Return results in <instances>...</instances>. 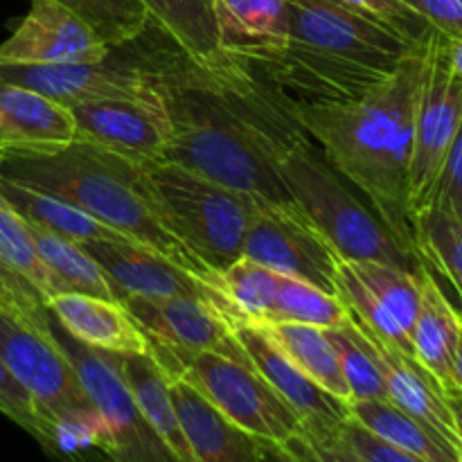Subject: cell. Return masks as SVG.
<instances>
[{"instance_id":"6da1fadb","label":"cell","mask_w":462,"mask_h":462,"mask_svg":"<svg viewBox=\"0 0 462 462\" xmlns=\"http://www.w3.org/2000/svg\"><path fill=\"white\" fill-rule=\"evenodd\" d=\"M424 48L406 54L391 75L361 97L287 111L307 138L316 140L329 165L364 192L374 215L411 251H415V239L409 170Z\"/></svg>"},{"instance_id":"7a4b0ae2","label":"cell","mask_w":462,"mask_h":462,"mask_svg":"<svg viewBox=\"0 0 462 462\" xmlns=\"http://www.w3.org/2000/svg\"><path fill=\"white\" fill-rule=\"evenodd\" d=\"M140 162L90 143L50 149L5 147L0 176L48 192L129 239L206 278L201 266L162 228L138 189Z\"/></svg>"},{"instance_id":"3957f363","label":"cell","mask_w":462,"mask_h":462,"mask_svg":"<svg viewBox=\"0 0 462 462\" xmlns=\"http://www.w3.org/2000/svg\"><path fill=\"white\" fill-rule=\"evenodd\" d=\"M262 138L296 206L343 262H382L409 273L422 269L418 253L406 248L373 208L350 192L280 104L266 113Z\"/></svg>"},{"instance_id":"277c9868","label":"cell","mask_w":462,"mask_h":462,"mask_svg":"<svg viewBox=\"0 0 462 462\" xmlns=\"http://www.w3.org/2000/svg\"><path fill=\"white\" fill-rule=\"evenodd\" d=\"M138 189L158 224L188 251L206 278L244 255L257 199L171 161L140 162Z\"/></svg>"},{"instance_id":"5b68a950","label":"cell","mask_w":462,"mask_h":462,"mask_svg":"<svg viewBox=\"0 0 462 462\" xmlns=\"http://www.w3.org/2000/svg\"><path fill=\"white\" fill-rule=\"evenodd\" d=\"M149 352L170 377L189 383L224 418L257 440L282 445L302 429V420L296 411L251 364L228 359L217 352Z\"/></svg>"},{"instance_id":"8992f818","label":"cell","mask_w":462,"mask_h":462,"mask_svg":"<svg viewBox=\"0 0 462 462\" xmlns=\"http://www.w3.org/2000/svg\"><path fill=\"white\" fill-rule=\"evenodd\" d=\"M0 359L30 393L48 431L57 424L99 413L86 395L70 359L54 341L50 325L41 328L23 316L0 310Z\"/></svg>"},{"instance_id":"52a82bcc","label":"cell","mask_w":462,"mask_h":462,"mask_svg":"<svg viewBox=\"0 0 462 462\" xmlns=\"http://www.w3.org/2000/svg\"><path fill=\"white\" fill-rule=\"evenodd\" d=\"M50 332L70 359L86 395L104 418L108 431V460L111 462H179L162 442L135 404L129 386L117 370L116 356L84 346L61 325L48 319Z\"/></svg>"},{"instance_id":"ba28073f","label":"cell","mask_w":462,"mask_h":462,"mask_svg":"<svg viewBox=\"0 0 462 462\" xmlns=\"http://www.w3.org/2000/svg\"><path fill=\"white\" fill-rule=\"evenodd\" d=\"M291 43L337 66L386 77L422 45H411L338 0H287Z\"/></svg>"},{"instance_id":"9c48e42d","label":"cell","mask_w":462,"mask_h":462,"mask_svg":"<svg viewBox=\"0 0 462 462\" xmlns=\"http://www.w3.org/2000/svg\"><path fill=\"white\" fill-rule=\"evenodd\" d=\"M462 125V88L451 70L447 36L436 32L424 48L409 170L411 210L420 212Z\"/></svg>"},{"instance_id":"30bf717a","label":"cell","mask_w":462,"mask_h":462,"mask_svg":"<svg viewBox=\"0 0 462 462\" xmlns=\"http://www.w3.org/2000/svg\"><path fill=\"white\" fill-rule=\"evenodd\" d=\"M242 257L338 296L337 280L341 257L302 215L300 208L257 203Z\"/></svg>"},{"instance_id":"8fae6325","label":"cell","mask_w":462,"mask_h":462,"mask_svg":"<svg viewBox=\"0 0 462 462\" xmlns=\"http://www.w3.org/2000/svg\"><path fill=\"white\" fill-rule=\"evenodd\" d=\"M0 81L34 90L66 108L108 99H153L162 93L158 70L117 66L108 63V59L59 66L0 63Z\"/></svg>"},{"instance_id":"7c38bea8","label":"cell","mask_w":462,"mask_h":462,"mask_svg":"<svg viewBox=\"0 0 462 462\" xmlns=\"http://www.w3.org/2000/svg\"><path fill=\"white\" fill-rule=\"evenodd\" d=\"M135 323L147 334L156 352H217L228 359L251 364L235 338V329L217 307L199 298H122Z\"/></svg>"},{"instance_id":"4fadbf2b","label":"cell","mask_w":462,"mask_h":462,"mask_svg":"<svg viewBox=\"0 0 462 462\" xmlns=\"http://www.w3.org/2000/svg\"><path fill=\"white\" fill-rule=\"evenodd\" d=\"M70 113L75 117V140L129 161H162L170 147L171 120L165 90L153 99H108L72 106Z\"/></svg>"},{"instance_id":"5bb4252c","label":"cell","mask_w":462,"mask_h":462,"mask_svg":"<svg viewBox=\"0 0 462 462\" xmlns=\"http://www.w3.org/2000/svg\"><path fill=\"white\" fill-rule=\"evenodd\" d=\"M113 282L117 300L126 296L138 298H199L210 302L224 314L221 293L194 271L183 269L153 248L135 239H95L81 244ZM226 319V316H224Z\"/></svg>"},{"instance_id":"9a60e30c","label":"cell","mask_w":462,"mask_h":462,"mask_svg":"<svg viewBox=\"0 0 462 462\" xmlns=\"http://www.w3.org/2000/svg\"><path fill=\"white\" fill-rule=\"evenodd\" d=\"M111 52L113 50L66 7L54 0H32L21 25L0 43V63H99L106 61Z\"/></svg>"},{"instance_id":"2e32d148","label":"cell","mask_w":462,"mask_h":462,"mask_svg":"<svg viewBox=\"0 0 462 462\" xmlns=\"http://www.w3.org/2000/svg\"><path fill=\"white\" fill-rule=\"evenodd\" d=\"M235 338L253 368L296 411L305 431L329 433L350 418V406L338 397L329 395L298 365H293L260 328L244 325L235 329Z\"/></svg>"},{"instance_id":"e0dca14e","label":"cell","mask_w":462,"mask_h":462,"mask_svg":"<svg viewBox=\"0 0 462 462\" xmlns=\"http://www.w3.org/2000/svg\"><path fill=\"white\" fill-rule=\"evenodd\" d=\"M350 319L365 337L379 368H382L388 400L409 415H413V418L422 420L424 424L436 429L438 433H442L447 440L456 445L458 442V431H456L454 409H451L449 395L445 393V388L433 379L429 370H424L418 364L415 356L406 355V352L397 350L395 346L383 341L382 337H377L373 329L365 328L352 314Z\"/></svg>"},{"instance_id":"ac0fdd59","label":"cell","mask_w":462,"mask_h":462,"mask_svg":"<svg viewBox=\"0 0 462 462\" xmlns=\"http://www.w3.org/2000/svg\"><path fill=\"white\" fill-rule=\"evenodd\" d=\"M48 311L63 332L93 350L108 355H143L152 350L147 334L117 300L59 293L48 300Z\"/></svg>"},{"instance_id":"d6986e66","label":"cell","mask_w":462,"mask_h":462,"mask_svg":"<svg viewBox=\"0 0 462 462\" xmlns=\"http://www.w3.org/2000/svg\"><path fill=\"white\" fill-rule=\"evenodd\" d=\"M170 395L197 462H266L264 445L203 400L183 379L170 377Z\"/></svg>"},{"instance_id":"ffe728a7","label":"cell","mask_w":462,"mask_h":462,"mask_svg":"<svg viewBox=\"0 0 462 462\" xmlns=\"http://www.w3.org/2000/svg\"><path fill=\"white\" fill-rule=\"evenodd\" d=\"M219 48L233 61L280 54L291 41L287 0H212Z\"/></svg>"},{"instance_id":"44dd1931","label":"cell","mask_w":462,"mask_h":462,"mask_svg":"<svg viewBox=\"0 0 462 462\" xmlns=\"http://www.w3.org/2000/svg\"><path fill=\"white\" fill-rule=\"evenodd\" d=\"M70 108L23 86L0 81V143L14 149H50L75 143Z\"/></svg>"},{"instance_id":"7402d4cb","label":"cell","mask_w":462,"mask_h":462,"mask_svg":"<svg viewBox=\"0 0 462 462\" xmlns=\"http://www.w3.org/2000/svg\"><path fill=\"white\" fill-rule=\"evenodd\" d=\"M418 284L420 307L411 329L413 356L445 388L447 395H456L454 352L458 341L460 311L447 300L445 291L427 264L418 271Z\"/></svg>"},{"instance_id":"603a6c76","label":"cell","mask_w":462,"mask_h":462,"mask_svg":"<svg viewBox=\"0 0 462 462\" xmlns=\"http://www.w3.org/2000/svg\"><path fill=\"white\" fill-rule=\"evenodd\" d=\"M117 370L129 386L135 404L143 411L153 431L162 438L179 462H197L185 438L183 424L170 395V374L152 352L143 355H113Z\"/></svg>"},{"instance_id":"cb8c5ba5","label":"cell","mask_w":462,"mask_h":462,"mask_svg":"<svg viewBox=\"0 0 462 462\" xmlns=\"http://www.w3.org/2000/svg\"><path fill=\"white\" fill-rule=\"evenodd\" d=\"M153 25L203 70H221L230 59L219 48L212 0H140Z\"/></svg>"},{"instance_id":"d4e9b609","label":"cell","mask_w":462,"mask_h":462,"mask_svg":"<svg viewBox=\"0 0 462 462\" xmlns=\"http://www.w3.org/2000/svg\"><path fill=\"white\" fill-rule=\"evenodd\" d=\"M0 275L36 311L48 310L57 296L52 278L36 253L30 224L0 192Z\"/></svg>"},{"instance_id":"484cf974","label":"cell","mask_w":462,"mask_h":462,"mask_svg":"<svg viewBox=\"0 0 462 462\" xmlns=\"http://www.w3.org/2000/svg\"><path fill=\"white\" fill-rule=\"evenodd\" d=\"M350 418L364 424L368 431L382 440L418 456L427 462H460L458 447L447 440L442 433L413 418L391 400L352 402Z\"/></svg>"},{"instance_id":"4316f807","label":"cell","mask_w":462,"mask_h":462,"mask_svg":"<svg viewBox=\"0 0 462 462\" xmlns=\"http://www.w3.org/2000/svg\"><path fill=\"white\" fill-rule=\"evenodd\" d=\"M208 282L224 298V316L230 328H262L271 320L278 296V273L248 257L208 273Z\"/></svg>"},{"instance_id":"83f0119b","label":"cell","mask_w":462,"mask_h":462,"mask_svg":"<svg viewBox=\"0 0 462 462\" xmlns=\"http://www.w3.org/2000/svg\"><path fill=\"white\" fill-rule=\"evenodd\" d=\"M0 192L7 197V201L16 208L23 219L30 221L32 226L48 230V233L59 235V237L70 239V242L86 244L95 242V239L126 237V235L113 230L111 226L86 215L79 208L70 206V203L61 201V199L52 197L48 192L30 188V185L16 183V180L0 176Z\"/></svg>"},{"instance_id":"f1b7e54d","label":"cell","mask_w":462,"mask_h":462,"mask_svg":"<svg viewBox=\"0 0 462 462\" xmlns=\"http://www.w3.org/2000/svg\"><path fill=\"white\" fill-rule=\"evenodd\" d=\"M260 329L307 377L350 406V391L328 329L302 323H273Z\"/></svg>"},{"instance_id":"f546056e","label":"cell","mask_w":462,"mask_h":462,"mask_svg":"<svg viewBox=\"0 0 462 462\" xmlns=\"http://www.w3.org/2000/svg\"><path fill=\"white\" fill-rule=\"evenodd\" d=\"M30 233L32 239H34L36 253H39L41 262H43L50 278H52L57 296L59 293H86V296L117 300V293L113 289V282L108 280V275L86 253V248L81 244L70 242L66 237H59V235L48 233V230L32 224Z\"/></svg>"},{"instance_id":"4dcf8cb0","label":"cell","mask_w":462,"mask_h":462,"mask_svg":"<svg viewBox=\"0 0 462 462\" xmlns=\"http://www.w3.org/2000/svg\"><path fill=\"white\" fill-rule=\"evenodd\" d=\"M273 323H302L332 329L350 323V310L334 293L323 291L305 280L278 273V296L266 325Z\"/></svg>"},{"instance_id":"1f68e13d","label":"cell","mask_w":462,"mask_h":462,"mask_svg":"<svg viewBox=\"0 0 462 462\" xmlns=\"http://www.w3.org/2000/svg\"><path fill=\"white\" fill-rule=\"evenodd\" d=\"M413 239L420 260L440 271L462 300V221L424 208L413 217Z\"/></svg>"},{"instance_id":"d6a6232c","label":"cell","mask_w":462,"mask_h":462,"mask_svg":"<svg viewBox=\"0 0 462 462\" xmlns=\"http://www.w3.org/2000/svg\"><path fill=\"white\" fill-rule=\"evenodd\" d=\"M95 32L108 48H125L149 30V12L140 0H54Z\"/></svg>"},{"instance_id":"836d02e7","label":"cell","mask_w":462,"mask_h":462,"mask_svg":"<svg viewBox=\"0 0 462 462\" xmlns=\"http://www.w3.org/2000/svg\"><path fill=\"white\" fill-rule=\"evenodd\" d=\"M328 337L341 361L343 377H346L347 391H350V404L365 400H388L382 368L352 319L341 328L328 329Z\"/></svg>"},{"instance_id":"e575fe53","label":"cell","mask_w":462,"mask_h":462,"mask_svg":"<svg viewBox=\"0 0 462 462\" xmlns=\"http://www.w3.org/2000/svg\"><path fill=\"white\" fill-rule=\"evenodd\" d=\"M347 264L411 337L420 307L418 273H409V271L382 264V262H347Z\"/></svg>"},{"instance_id":"d590c367","label":"cell","mask_w":462,"mask_h":462,"mask_svg":"<svg viewBox=\"0 0 462 462\" xmlns=\"http://www.w3.org/2000/svg\"><path fill=\"white\" fill-rule=\"evenodd\" d=\"M338 298L347 305L350 314L356 320L365 325L368 329H373L377 337H382L383 341H388L391 346H395L397 350L406 352V355L413 356V341L406 334V329L397 323L395 316L386 310L382 300L356 278L355 271L350 269L347 262L341 260L338 264Z\"/></svg>"},{"instance_id":"8d00e7d4","label":"cell","mask_w":462,"mask_h":462,"mask_svg":"<svg viewBox=\"0 0 462 462\" xmlns=\"http://www.w3.org/2000/svg\"><path fill=\"white\" fill-rule=\"evenodd\" d=\"M338 3L350 7L359 16L377 23L411 45H427L429 39L438 32L404 0H338Z\"/></svg>"},{"instance_id":"74e56055","label":"cell","mask_w":462,"mask_h":462,"mask_svg":"<svg viewBox=\"0 0 462 462\" xmlns=\"http://www.w3.org/2000/svg\"><path fill=\"white\" fill-rule=\"evenodd\" d=\"M264 445L266 462H361L334 431L310 433L305 429L282 445Z\"/></svg>"},{"instance_id":"f35d334b","label":"cell","mask_w":462,"mask_h":462,"mask_svg":"<svg viewBox=\"0 0 462 462\" xmlns=\"http://www.w3.org/2000/svg\"><path fill=\"white\" fill-rule=\"evenodd\" d=\"M0 413L12 420L14 424L30 433L45 451L50 449V431L48 424L36 411L30 393L18 383V379L9 373L7 365L0 359Z\"/></svg>"},{"instance_id":"ab89813d","label":"cell","mask_w":462,"mask_h":462,"mask_svg":"<svg viewBox=\"0 0 462 462\" xmlns=\"http://www.w3.org/2000/svg\"><path fill=\"white\" fill-rule=\"evenodd\" d=\"M424 208H431V210L462 221V125L445 162H442L440 174H438L436 183L429 192Z\"/></svg>"},{"instance_id":"60d3db41","label":"cell","mask_w":462,"mask_h":462,"mask_svg":"<svg viewBox=\"0 0 462 462\" xmlns=\"http://www.w3.org/2000/svg\"><path fill=\"white\" fill-rule=\"evenodd\" d=\"M334 433L359 456L361 462H427L409 454V451L400 449V447L391 445V442L382 440L373 431H368L364 424L356 422L355 418H347L346 422L338 424Z\"/></svg>"},{"instance_id":"b9f144b4","label":"cell","mask_w":462,"mask_h":462,"mask_svg":"<svg viewBox=\"0 0 462 462\" xmlns=\"http://www.w3.org/2000/svg\"><path fill=\"white\" fill-rule=\"evenodd\" d=\"M447 39H462V0H404Z\"/></svg>"},{"instance_id":"7bdbcfd3","label":"cell","mask_w":462,"mask_h":462,"mask_svg":"<svg viewBox=\"0 0 462 462\" xmlns=\"http://www.w3.org/2000/svg\"><path fill=\"white\" fill-rule=\"evenodd\" d=\"M0 310L12 311V314H16V316H23V319L32 320L34 325H41V328H45V325H48L50 311L48 310H43V311L32 310V307L27 305V302L23 300V298L18 296L12 287H9L7 280H5L3 275H0Z\"/></svg>"},{"instance_id":"ee69618b","label":"cell","mask_w":462,"mask_h":462,"mask_svg":"<svg viewBox=\"0 0 462 462\" xmlns=\"http://www.w3.org/2000/svg\"><path fill=\"white\" fill-rule=\"evenodd\" d=\"M447 54H449L451 70L462 88V39H447Z\"/></svg>"},{"instance_id":"f6af8a7d","label":"cell","mask_w":462,"mask_h":462,"mask_svg":"<svg viewBox=\"0 0 462 462\" xmlns=\"http://www.w3.org/2000/svg\"><path fill=\"white\" fill-rule=\"evenodd\" d=\"M454 383H456V395L462 397V310H460L458 341H456V352H454Z\"/></svg>"},{"instance_id":"bcb514c9","label":"cell","mask_w":462,"mask_h":462,"mask_svg":"<svg viewBox=\"0 0 462 462\" xmlns=\"http://www.w3.org/2000/svg\"><path fill=\"white\" fill-rule=\"evenodd\" d=\"M449 402H451V409H454L456 431H458V442H456V447H458V456H460V462H462V397L460 395H449Z\"/></svg>"},{"instance_id":"7dc6e473","label":"cell","mask_w":462,"mask_h":462,"mask_svg":"<svg viewBox=\"0 0 462 462\" xmlns=\"http://www.w3.org/2000/svg\"><path fill=\"white\" fill-rule=\"evenodd\" d=\"M3 161H5V144L0 143V167H3Z\"/></svg>"}]
</instances>
